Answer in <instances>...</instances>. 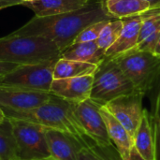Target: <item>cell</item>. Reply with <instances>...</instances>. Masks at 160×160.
<instances>
[{"label": "cell", "mask_w": 160, "mask_h": 160, "mask_svg": "<svg viewBox=\"0 0 160 160\" xmlns=\"http://www.w3.org/2000/svg\"><path fill=\"white\" fill-rule=\"evenodd\" d=\"M61 57L69 60L90 63L98 66L105 58V52L101 50L97 41L73 43L61 53Z\"/></svg>", "instance_id": "ac0fdd59"}, {"label": "cell", "mask_w": 160, "mask_h": 160, "mask_svg": "<svg viewBox=\"0 0 160 160\" xmlns=\"http://www.w3.org/2000/svg\"><path fill=\"white\" fill-rule=\"evenodd\" d=\"M123 29V22L121 19H112L103 27L99 37L96 40L98 46L106 52L119 38Z\"/></svg>", "instance_id": "7402d4cb"}, {"label": "cell", "mask_w": 160, "mask_h": 160, "mask_svg": "<svg viewBox=\"0 0 160 160\" xmlns=\"http://www.w3.org/2000/svg\"><path fill=\"white\" fill-rule=\"evenodd\" d=\"M152 90H154V92L151 101L150 114L153 118L160 120V75Z\"/></svg>", "instance_id": "cb8c5ba5"}, {"label": "cell", "mask_w": 160, "mask_h": 160, "mask_svg": "<svg viewBox=\"0 0 160 160\" xmlns=\"http://www.w3.org/2000/svg\"><path fill=\"white\" fill-rule=\"evenodd\" d=\"M145 13L121 19L123 22V29L116 41L105 52L106 58H114L137 46L142 22Z\"/></svg>", "instance_id": "4fadbf2b"}, {"label": "cell", "mask_w": 160, "mask_h": 160, "mask_svg": "<svg viewBox=\"0 0 160 160\" xmlns=\"http://www.w3.org/2000/svg\"><path fill=\"white\" fill-rule=\"evenodd\" d=\"M59 57L61 52L48 38L11 35L0 38V62L33 65Z\"/></svg>", "instance_id": "3957f363"}, {"label": "cell", "mask_w": 160, "mask_h": 160, "mask_svg": "<svg viewBox=\"0 0 160 160\" xmlns=\"http://www.w3.org/2000/svg\"><path fill=\"white\" fill-rule=\"evenodd\" d=\"M134 147L146 160H156L155 139L150 112L144 109L140 126L134 136Z\"/></svg>", "instance_id": "2e32d148"}, {"label": "cell", "mask_w": 160, "mask_h": 160, "mask_svg": "<svg viewBox=\"0 0 160 160\" xmlns=\"http://www.w3.org/2000/svg\"><path fill=\"white\" fill-rule=\"evenodd\" d=\"M59 58L40 64L20 65L15 69L0 78V86L50 92L53 81L54 67Z\"/></svg>", "instance_id": "52a82bcc"}, {"label": "cell", "mask_w": 160, "mask_h": 160, "mask_svg": "<svg viewBox=\"0 0 160 160\" xmlns=\"http://www.w3.org/2000/svg\"><path fill=\"white\" fill-rule=\"evenodd\" d=\"M51 157L55 160H76L79 151L85 147L76 137L52 128L46 130Z\"/></svg>", "instance_id": "7c38bea8"}, {"label": "cell", "mask_w": 160, "mask_h": 160, "mask_svg": "<svg viewBox=\"0 0 160 160\" xmlns=\"http://www.w3.org/2000/svg\"><path fill=\"white\" fill-rule=\"evenodd\" d=\"M105 12L112 19L143 14L151 10L150 4L144 0H101Z\"/></svg>", "instance_id": "e0dca14e"}, {"label": "cell", "mask_w": 160, "mask_h": 160, "mask_svg": "<svg viewBox=\"0 0 160 160\" xmlns=\"http://www.w3.org/2000/svg\"><path fill=\"white\" fill-rule=\"evenodd\" d=\"M150 4L151 9H160V0H144Z\"/></svg>", "instance_id": "f1b7e54d"}, {"label": "cell", "mask_w": 160, "mask_h": 160, "mask_svg": "<svg viewBox=\"0 0 160 160\" xmlns=\"http://www.w3.org/2000/svg\"><path fill=\"white\" fill-rule=\"evenodd\" d=\"M151 115V114H150ZM154 139H155V151H156V160H160V120L155 119L151 116Z\"/></svg>", "instance_id": "d4e9b609"}, {"label": "cell", "mask_w": 160, "mask_h": 160, "mask_svg": "<svg viewBox=\"0 0 160 160\" xmlns=\"http://www.w3.org/2000/svg\"><path fill=\"white\" fill-rule=\"evenodd\" d=\"M128 160H146L144 159L140 154H139V152L136 150V148L133 146V148H132V150H131V153H130V158H129V159Z\"/></svg>", "instance_id": "83f0119b"}, {"label": "cell", "mask_w": 160, "mask_h": 160, "mask_svg": "<svg viewBox=\"0 0 160 160\" xmlns=\"http://www.w3.org/2000/svg\"><path fill=\"white\" fill-rule=\"evenodd\" d=\"M144 95L134 92L129 95L118 97L104 106L120 122L134 139L143 114L142 99Z\"/></svg>", "instance_id": "9c48e42d"}, {"label": "cell", "mask_w": 160, "mask_h": 160, "mask_svg": "<svg viewBox=\"0 0 160 160\" xmlns=\"http://www.w3.org/2000/svg\"><path fill=\"white\" fill-rule=\"evenodd\" d=\"M91 0H33L22 5L34 11L37 17H48L77 10Z\"/></svg>", "instance_id": "9a60e30c"}, {"label": "cell", "mask_w": 160, "mask_h": 160, "mask_svg": "<svg viewBox=\"0 0 160 160\" xmlns=\"http://www.w3.org/2000/svg\"><path fill=\"white\" fill-rule=\"evenodd\" d=\"M154 53L158 56H160V34L158 39V42H157V45H156L155 50H154Z\"/></svg>", "instance_id": "f546056e"}, {"label": "cell", "mask_w": 160, "mask_h": 160, "mask_svg": "<svg viewBox=\"0 0 160 160\" xmlns=\"http://www.w3.org/2000/svg\"><path fill=\"white\" fill-rule=\"evenodd\" d=\"M112 59L131 81L137 92L145 96L152 91L160 75V56L132 49Z\"/></svg>", "instance_id": "277c9868"}, {"label": "cell", "mask_w": 160, "mask_h": 160, "mask_svg": "<svg viewBox=\"0 0 160 160\" xmlns=\"http://www.w3.org/2000/svg\"><path fill=\"white\" fill-rule=\"evenodd\" d=\"M98 66L77 60H69L60 57L54 67L53 79H64L92 75L97 70Z\"/></svg>", "instance_id": "d6986e66"}, {"label": "cell", "mask_w": 160, "mask_h": 160, "mask_svg": "<svg viewBox=\"0 0 160 160\" xmlns=\"http://www.w3.org/2000/svg\"><path fill=\"white\" fill-rule=\"evenodd\" d=\"M21 1H22V3H23V2H31L33 0H21Z\"/></svg>", "instance_id": "d6a6232c"}, {"label": "cell", "mask_w": 160, "mask_h": 160, "mask_svg": "<svg viewBox=\"0 0 160 160\" xmlns=\"http://www.w3.org/2000/svg\"><path fill=\"white\" fill-rule=\"evenodd\" d=\"M137 92L131 81L126 76L113 59L105 58L94 73L90 98L105 105L125 95Z\"/></svg>", "instance_id": "5b68a950"}, {"label": "cell", "mask_w": 160, "mask_h": 160, "mask_svg": "<svg viewBox=\"0 0 160 160\" xmlns=\"http://www.w3.org/2000/svg\"><path fill=\"white\" fill-rule=\"evenodd\" d=\"M20 65L15 63H8V62H0V78L5 76L6 74L9 73L13 69H15Z\"/></svg>", "instance_id": "484cf974"}, {"label": "cell", "mask_w": 160, "mask_h": 160, "mask_svg": "<svg viewBox=\"0 0 160 160\" xmlns=\"http://www.w3.org/2000/svg\"><path fill=\"white\" fill-rule=\"evenodd\" d=\"M94 74L81 77L53 79L50 93L70 103H81L91 97Z\"/></svg>", "instance_id": "8fae6325"}, {"label": "cell", "mask_w": 160, "mask_h": 160, "mask_svg": "<svg viewBox=\"0 0 160 160\" xmlns=\"http://www.w3.org/2000/svg\"><path fill=\"white\" fill-rule=\"evenodd\" d=\"M8 118L11 123L17 145L18 160H34L51 158L46 138L47 128L31 121L10 117Z\"/></svg>", "instance_id": "8992f818"}, {"label": "cell", "mask_w": 160, "mask_h": 160, "mask_svg": "<svg viewBox=\"0 0 160 160\" xmlns=\"http://www.w3.org/2000/svg\"><path fill=\"white\" fill-rule=\"evenodd\" d=\"M112 19L105 12L101 0H91L82 8L68 13L48 17L35 16L9 35L48 38L56 45L62 53L86 26Z\"/></svg>", "instance_id": "6da1fadb"}, {"label": "cell", "mask_w": 160, "mask_h": 160, "mask_svg": "<svg viewBox=\"0 0 160 160\" xmlns=\"http://www.w3.org/2000/svg\"><path fill=\"white\" fill-rule=\"evenodd\" d=\"M3 112L7 117L31 121L48 128L68 133L76 137L85 146L95 144L86 135L82 125L76 118L73 103L52 94L46 103L35 109L19 112L3 110Z\"/></svg>", "instance_id": "7a4b0ae2"}, {"label": "cell", "mask_w": 160, "mask_h": 160, "mask_svg": "<svg viewBox=\"0 0 160 160\" xmlns=\"http://www.w3.org/2000/svg\"><path fill=\"white\" fill-rule=\"evenodd\" d=\"M52 93L11 86H0V108L10 111H28L46 103Z\"/></svg>", "instance_id": "30bf717a"}, {"label": "cell", "mask_w": 160, "mask_h": 160, "mask_svg": "<svg viewBox=\"0 0 160 160\" xmlns=\"http://www.w3.org/2000/svg\"><path fill=\"white\" fill-rule=\"evenodd\" d=\"M76 160H122L115 146H98L91 144L82 147L77 156Z\"/></svg>", "instance_id": "44dd1931"}, {"label": "cell", "mask_w": 160, "mask_h": 160, "mask_svg": "<svg viewBox=\"0 0 160 160\" xmlns=\"http://www.w3.org/2000/svg\"><path fill=\"white\" fill-rule=\"evenodd\" d=\"M100 113L106 124L108 135L118 151L122 160H128L131 150L134 146V139L104 105H101L100 107Z\"/></svg>", "instance_id": "5bb4252c"}, {"label": "cell", "mask_w": 160, "mask_h": 160, "mask_svg": "<svg viewBox=\"0 0 160 160\" xmlns=\"http://www.w3.org/2000/svg\"><path fill=\"white\" fill-rule=\"evenodd\" d=\"M18 5H22V1L21 0H0V10L13 7V6H18Z\"/></svg>", "instance_id": "4316f807"}, {"label": "cell", "mask_w": 160, "mask_h": 160, "mask_svg": "<svg viewBox=\"0 0 160 160\" xmlns=\"http://www.w3.org/2000/svg\"><path fill=\"white\" fill-rule=\"evenodd\" d=\"M110 20L100 21L94 22L88 26H86L75 38L73 43H81V42H88V41H95L99 37L103 27ZM72 43V44H73Z\"/></svg>", "instance_id": "603a6c76"}, {"label": "cell", "mask_w": 160, "mask_h": 160, "mask_svg": "<svg viewBox=\"0 0 160 160\" xmlns=\"http://www.w3.org/2000/svg\"><path fill=\"white\" fill-rule=\"evenodd\" d=\"M0 160H18L17 145L8 117L0 124Z\"/></svg>", "instance_id": "ffe728a7"}, {"label": "cell", "mask_w": 160, "mask_h": 160, "mask_svg": "<svg viewBox=\"0 0 160 160\" xmlns=\"http://www.w3.org/2000/svg\"><path fill=\"white\" fill-rule=\"evenodd\" d=\"M100 107L101 104L91 98L81 103H73L74 114L90 140L98 146H111L112 142L100 113Z\"/></svg>", "instance_id": "ba28073f"}, {"label": "cell", "mask_w": 160, "mask_h": 160, "mask_svg": "<svg viewBox=\"0 0 160 160\" xmlns=\"http://www.w3.org/2000/svg\"><path fill=\"white\" fill-rule=\"evenodd\" d=\"M34 160H55L54 158H52V157L51 158H41V159H34Z\"/></svg>", "instance_id": "1f68e13d"}, {"label": "cell", "mask_w": 160, "mask_h": 160, "mask_svg": "<svg viewBox=\"0 0 160 160\" xmlns=\"http://www.w3.org/2000/svg\"><path fill=\"white\" fill-rule=\"evenodd\" d=\"M6 119V115L3 112V110L0 108V124H2L4 122V120Z\"/></svg>", "instance_id": "4dcf8cb0"}]
</instances>
